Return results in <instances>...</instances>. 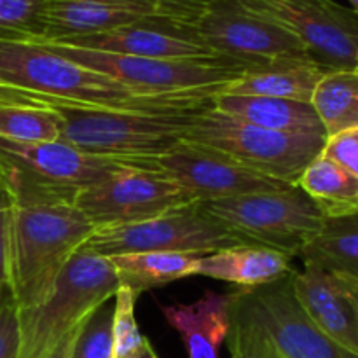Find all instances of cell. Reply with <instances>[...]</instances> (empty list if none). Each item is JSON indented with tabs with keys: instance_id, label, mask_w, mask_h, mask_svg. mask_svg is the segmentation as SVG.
Instances as JSON below:
<instances>
[{
	"instance_id": "7a4b0ae2",
	"label": "cell",
	"mask_w": 358,
	"mask_h": 358,
	"mask_svg": "<svg viewBox=\"0 0 358 358\" xmlns=\"http://www.w3.org/2000/svg\"><path fill=\"white\" fill-rule=\"evenodd\" d=\"M217 94L220 93H140L34 41L0 38V105L178 112L212 107Z\"/></svg>"
},
{
	"instance_id": "cb8c5ba5",
	"label": "cell",
	"mask_w": 358,
	"mask_h": 358,
	"mask_svg": "<svg viewBox=\"0 0 358 358\" xmlns=\"http://www.w3.org/2000/svg\"><path fill=\"white\" fill-rule=\"evenodd\" d=\"M327 138L358 128V72L331 70L317 84L311 96Z\"/></svg>"
},
{
	"instance_id": "ac0fdd59",
	"label": "cell",
	"mask_w": 358,
	"mask_h": 358,
	"mask_svg": "<svg viewBox=\"0 0 358 358\" xmlns=\"http://www.w3.org/2000/svg\"><path fill=\"white\" fill-rule=\"evenodd\" d=\"M231 294L206 290L192 304L163 308L168 324L182 336L189 358H219V348L229 334Z\"/></svg>"
},
{
	"instance_id": "e0dca14e",
	"label": "cell",
	"mask_w": 358,
	"mask_h": 358,
	"mask_svg": "<svg viewBox=\"0 0 358 358\" xmlns=\"http://www.w3.org/2000/svg\"><path fill=\"white\" fill-rule=\"evenodd\" d=\"M149 17H164L159 0H48L34 41H66Z\"/></svg>"
},
{
	"instance_id": "9a60e30c",
	"label": "cell",
	"mask_w": 358,
	"mask_h": 358,
	"mask_svg": "<svg viewBox=\"0 0 358 358\" xmlns=\"http://www.w3.org/2000/svg\"><path fill=\"white\" fill-rule=\"evenodd\" d=\"M292 285L301 310L327 338L358 355V278L304 264Z\"/></svg>"
},
{
	"instance_id": "44dd1931",
	"label": "cell",
	"mask_w": 358,
	"mask_h": 358,
	"mask_svg": "<svg viewBox=\"0 0 358 358\" xmlns=\"http://www.w3.org/2000/svg\"><path fill=\"white\" fill-rule=\"evenodd\" d=\"M327 72L331 70H325L313 62L275 63L252 70L241 79L231 83L222 93L238 96L285 98L310 103L315 87Z\"/></svg>"
},
{
	"instance_id": "484cf974",
	"label": "cell",
	"mask_w": 358,
	"mask_h": 358,
	"mask_svg": "<svg viewBox=\"0 0 358 358\" xmlns=\"http://www.w3.org/2000/svg\"><path fill=\"white\" fill-rule=\"evenodd\" d=\"M62 119L58 112L35 105H0V138L13 142H56Z\"/></svg>"
},
{
	"instance_id": "6da1fadb",
	"label": "cell",
	"mask_w": 358,
	"mask_h": 358,
	"mask_svg": "<svg viewBox=\"0 0 358 358\" xmlns=\"http://www.w3.org/2000/svg\"><path fill=\"white\" fill-rule=\"evenodd\" d=\"M0 173L13 196L7 285L17 308L38 306L94 227L76 206L77 192L45 187L3 163Z\"/></svg>"
},
{
	"instance_id": "30bf717a",
	"label": "cell",
	"mask_w": 358,
	"mask_h": 358,
	"mask_svg": "<svg viewBox=\"0 0 358 358\" xmlns=\"http://www.w3.org/2000/svg\"><path fill=\"white\" fill-rule=\"evenodd\" d=\"M189 27L217 56L255 66L313 62L296 35L275 21L248 10L240 0H213Z\"/></svg>"
},
{
	"instance_id": "8fae6325",
	"label": "cell",
	"mask_w": 358,
	"mask_h": 358,
	"mask_svg": "<svg viewBox=\"0 0 358 358\" xmlns=\"http://www.w3.org/2000/svg\"><path fill=\"white\" fill-rule=\"evenodd\" d=\"M196 201L168 175L150 168L114 171L76 196V206L94 231L142 222Z\"/></svg>"
},
{
	"instance_id": "74e56055",
	"label": "cell",
	"mask_w": 358,
	"mask_h": 358,
	"mask_svg": "<svg viewBox=\"0 0 358 358\" xmlns=\"http://www.w3.org/2000/svg\"><path fill=\"white\" fill-rule=\"evenodd\" d=\"M350 2H352V9H355L357 13H358V0H350Z\"/></svg>"
},
{
	"instance_id": "d6a6232c",
	"label": "cell",
	"mask_w": 358,
	"mask_h": 358,
	"mask_svg": "<svg viewBox=\"0 0 358 358\" xmlns=\"http://www.w3.org/2000/svg\"><path fill=\"white\" fill-rule=\"evenodd\" d=\"M164 17L189 24L213 0H159Z\"/></svg>"
},
{
	"instance_id": "8992f818",
	"label": "cell",
	"mask_w": 358,
	"mask_h": 358,
	"mask_svg": "<svg viewBox=\"0 0 358 358\" xmlns=\"http://www.w3.org/2000/svg\"><path fill=\"white\" fill-rule=\"evenodd\" d=\"M42 48L117 80L140 93H222L231 83L261 66L226 56L206 59H156L76 48L65 42L34 41Z\"/></svg>"
},
{
	"instance_id": "d4e9b609",
	"label": "cell",
	"mask_w": 358,
	"mask_h": 358,
	"mask_svg": "<svg viewBox=\"0 0 358 358\" xmlns=\"http://www.w3.org/2000/svg\"><path fill=\"white\" fill-rule=\"evenodd\" d=\"M304 264L320 266L358 278V212L325 219L320 233L301 250Z\"/></svg>"
},
{
	"instance_id": "7c38bea8",
	"label": "cell",
	"mask_w": 358,
	"mask_h": 358,
	"mask_svg": "<svg viewBox=\"0 0 358 358\" xmlns=\"http://www.w3.org/2000/svg\"><path fill=\"white\" fill-rule=\"evenodd\" d=\"M296 35L308 55L325 70H355L358 13L334 0H240Z\"/></svg>"
},
{
	"instance_id": "f546056e",
	"label": "cell",
	"mask_w": 358,
	"mask_h": 358,
	"mask_svg": "<svg viewBox=\"0 0 358 358\" xmlns=\"http://www.w3.org/2000/svg\"><path fill=\"white\" fill-rule=\"evenodd\" d=\"M20 355V310L9 296L0 306V358Z\"/></svg>"
},
{
	"instance_id": "5bb4252c",
	"label": "cell",
	"mask_w": 358,
	"mask_h": 358,
	"mask_svg": "<svg viewBox=\"0 0 358 358\" xmlns=\"http://www.w3.org/2000/svg\"><path fill=\"white\" fill-rule=\"evenodd\" d=\"M0 163L45 187L72 192L124 168H147L131 161L93 156L62 140L13 142L0 138Z\"/></svg>"
},
{
	"instance_id": "277c9868",
	"label": "cell",
	"mask_w": 358,
	"mask_h": 358,
	"mask_svg": "<svg viewBox=\"0 0 358 358\" xmlns=\"http://www.w3.org/2000/svg\"><path fill=\"white\" fill-rule=\"evenodd\" d=\"M37 107V105H35ZM58 112L59 140L100 157L131 161L157 170L154 161L184 140L199 110L135 112L41 105ZM213 107V105H212Z\"/></svg>"
},
{
	"instance_id": "ab89813d",
	"label": "cell",
	"mask_w": 358,
	"mask_h": 358,
	"mask_svg": "<svg viewBox=\"0 0 358 358\" xmlns=\"http://www.w3.org/2000/svg\"><path fill=\"white\" fill-rule=\"evenodd\" d=\"M73 358H80V357H73Z\"/></svg>"
},
{
	"instance_id": "9c48e42d",
	"label": "cell",
	"mask_w": 358,
	"mask_h": 358,
	"mask_svg": "<svg viewBox=\"0 0 358 358\" xmlns=\"http://www.w3.org/2000/svg\"><path fill=\"white\" fill-rule=\"evenodd\" d=\"M234 245L243 243L196 201L142 222L94 231L84 247L114 257L142 252L208 255Z\"/></svg>"
},
{
	"instance_id": "836d02e7",
	"label": "cell",
	"mask_w": 358,
	"mask_h": 358,
	"mask_svg": "<svg viewBox=\"0 0 358 358\" xmlns=\"http://www.w3.org/2000/svg\"><path fill=\"white\" fill-rule=\"evenodd\" d=\"M90 318H87V320H90ZM87 320L80 322L79 325H76V327H73L72 331H70L69 334H66L65 338L59 341V345L56 346V348L52 350V352L49 353L45 358H73L76 357L77 343H79V338H80V334H83V329H84V325L87 324Z\"/></svg>"
},
{
	"instance_id": "1f68e13d",
	"label": "cell",
	"mask_w": 358,
	"mask_h": 358,
	"mask_svg": "<svg viewBox=\"0 0 358 358\" xmlns=\"http://www.w3.org/2000/svg\"><path fill=\"white\" fill-rule=\"evenodd\" d=\"M10 220H13V196L0 173V290H9L7 266H9Z\"/></svg>"
},
{
	"instance_id": "f35d334b",
	"label": "cell",
	"mask_w": 358,
	"mask_h": 358,
	"mask_svg": "<svg viewBox=\"0 0 358 358\" xmlns=\"http://www.w3.org/2000/svg\"><path fill=\"white\" fill-rule=\"evenodd\" d=\"M355 72H358V56H357V65H355Z\"/></svg>"
},
{
	"instance_id": "4dcf8cb0",
	"label": "cell",
	"mask_w": 358,
	"mask_h": 358,
	"mask_svg": "<svg viewBox=\"0 0 358 358\" xmlns=\"http://www.w3.org/2000/svg\"><path fill=\"white\" fill-rule=\"evenodd\" d=\"M322 154L358 177V128L327 138Z\"/></svg>"
},
{
	"instance_id": "7402d4cb",
	"label": "cell",
	"mask_w": 358,
	"mask_h": 358,
	"mask_svg": "<svg viewBox=\"0 0 358 358\" xmlns=\"http://www.w3.org/2000/svg\"><path fill=\"white\" fill-rule=\"evenodd\" d=\"M297 187L317 205L325 219L358 212V177L324 154L308 164Z\"/></svg>"
},
{
	"instance_id": "e575fe53",
	"label": "cell",
	"mask_w": 358,
	"mask_h": 358,
	"mask_svg": "<svg viewBox=\"0 0 358 358\" xmlns=\"http://www.w3.org/2000/svg\"><path fill=\"white\" fill-rule=\"evenodd\" d=\"M227 348H229L231 352V358H268L266 355H262V353L254 352V350L247 348V346H241L233 341H227Z\"/></svg>"
},
{
	"instance_id": "603a6c76",
	"label": "cell",
	"mask_w": 358,
	"mask_h": 358,
	"mask_svg": "<svg viewBox=\"0 0 358 358\" xmlns=\"http://www.w3.org/2000/svg\"><path fill=\"white\" fill-rule=\"evenodd\" d=\"M198 254H175V252H142V254H122L110 259L119 283L129 287L140 296L156 287L192 276L198 273Z\"/></svg>"
},
{
	"instance_id": "ba28073f",
	"label": "cell",
	"mask_w": 358,
	"mask_h": 358,
	"mask_svg": "<svg viewBox=\"0 0 358 358\" xmlns=\"http://www.w3.org/2000/svg\"><path fill=\"white\" fill-rule=\"evenodd\" d=\"M199 206L243 245L273 248L290 259L301 255L325 222L317 205L297 185L285 191L199 201Z\"/></svg>"
},
{
	"instance_id": "d590c367",
	"label": "cell",
	"mask_w": 358,
	"mask_h": 358,
	"mask_svg": "<svg viewBox=\"0 0 358 358\" xmlns=\"http://www.w3.org/2000/svg\"><path fill=\"white\" fill-rule=\"evenodd\" d=\"M135 358H159L157 357V353L154 352L152 345H150V341L147 338H143V343H142V348H140L138 355Z\"/></svg>"
},
{
	"instance_id": "8d00e7d4",
	"label": "cell",
	"mask_w": 358,
	"mask_h": 358,
	"mask_svg": "<svg viewBox=\"0 0 358 358\" xmlns=\"http://www.w3.org/2000/svg\"><path fill=\"white\" fill-rule=\"evenodd\" d=\"M9 290H0V306H2V303L6 301V297L9 296Z\"/></svg>"
},
{
	"instance_id": "2e32d148",
	"label": "cell",
	"mask_w": 358,
	"mask_h": 358,
	"mask_svg": "<svg viewBox=\"0 0 358 358\" xmlns=\"http://www.w3.org/2000/svg\"><path fill=\"white\" fill-rule=\"evenodd\" d=\"M55 42H65L76 48L93 49V51L136 56V58H217L215 52L203 44L201 38L189 24L178 23L168 17H149V20L124 24L114 30Z\"/></svg>"
},
{
	"instance_id": "4fadbf2b",
	"label": "cell",
	"mask_w": 358,
	"mask_h": 358,
	"mask_svg": "<svg viewBox=\"0 0 358 358\" xmlns=\"http://www.w3.org/2000/svg\"><path fill=\"white\" fill-rule=\"evenodd\" d=\"M156 168L191 192L198 201L236 198L257 192H276L296 185L275 180L243 166L227 154L182 140L166 156L157 157Z\"/></svg>"
},
{
	"instance_id": "83f0119b",
	"label": "cell",
	"mask_w": 358,
	"mask_h": 358,
	"mask_svg": "<svg viewBox=\"0 0 358 358\" xmlns=\"http://www.w3.org/2000/svg\"><path fill=\"white\" fill-rule=\"evenodd\" d=\"M48 0H0V38H38Z\"/></svg>"
},
{
	"instance_id": "f1b7e54d",
	"label": "cell",
	"mask_w": 358,
	"mask_h": 358,
	"mask_svg": "<svg viewBox=\"0 0 358 358\" xmlns=\"http://www.w3.org/2000/svg\"><path fill=\"white\" fill-rule=\"evenodd\" d=\"M114 310L103 306L87 320L76 348L80 358H114V332H112Z\"/></svg>"
},
{
	"instance_id": "4316f807",
	"label": "cell",
	"mask_w": 358,
	"mask_h": 358,
	"mask_svg": "<svg viewBox=\"0 0 358 358\" xmlns=\"http://www.w3.org/2000/svg\"><path fill=\"white\" fill-rule=\"evenodd\" d=\"M112 332H114V358H135L142 348L143 336L140 334L135 317V304L138 294L129 287L119 285L115 292Z\"/></svg>"
},
{
	"instance_id": "3957f363",
	"label": "cell",
	"mask_w": 358,
	"mask_h": 358,
	"mask_svg": "<svg viewBox=\"0 0 358 358\" xmlns=\"http://www.w3.org/2000/svg\"><path fill=\"white\" fill-rule=\"evenodd\" d=\"M294 269L266 285L231 292V327L226 341L268 358H358L318 331L301 310Z\"/></svg>"
},
{
	"instance_id": "ffe728a7",
	"label": "cell",
	"mask_w": 358,
	"mask_h": 358,
	"mask_svg": "<svg viewBox=\"0 0 358 358\" xmlns=\"http://www.w3.org/2000/svg\"><path fill=\"white\" fill-rule=\"evenodd\" d=\"M292 271L290 257L261 245H234L213 254L203 255L196 275L254 289L282 278Z\"/></svg>"
},
{
	"instance_id": "5b68a950",
	"label": "cell",
	"mask_w": 358,
	"mask_h": 358,
	"mask_svg": "<svg viewBox=\"0 0 358 358\" xmlns=\"http://www.w3.org/2000/svg\"><path fill=\"white\" fill-rule=\"evenodd\" d=\"M110 259L83 247L58 276L51 296L20 310V355L45 358L80 322L93 317L119 289Z\"/></svg>"
},
{
	"instance_id": "d6986e66",
	"label": "cell",
	"mask_w": 358,
	"mask_h": 358,
	"mask_svg": "<svg viewBox=\"0 0 358 358\" xmlns=\"http://www.w3.org/2000/svg\"><path fill=\"white\" fill-rule=\"evenodd\" d=\"M213 108L229 117L240 119L248 124L271 129V131L327 138L317 112L311 107V103H306V101L220 93L213 100Z\"/></svg>"
},
{
	"instance_id": "52a82bcc",
	"label": "cell",
	"mask_w": 358,
	"mask_h": 358,
	"mask_svg": "<svg viewBox=\"0 0 358 358\" xmlns=\"http://www.w3.org/2000/svg\"><path fill=\"white\" fill-rule=\"evenodd\" d=\"M184 140L227 154L243 166L290 185H297L308 164L324 152L327 142L325 136L259 128L213 107L196 115Z\"/></svg>"
}]
</instances>
